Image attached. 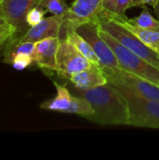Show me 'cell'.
<instances>
[{
  "label": "cell",
  "mask_w": 159,
  "mask_h": 160,
  "mask_svg": "<svg viewBox=\"0 0 159 160\" xmlns=\"http://www.w3.org/2000/svg\"><path fill=\"white\" fill-rule=\"evenodd\" d=\"M74 95L86 99L94 110L88 119L99 125H128V104L124 95L113 85H104L90 89H77Z\"/></svg>",
  "instance_id": "1"
},
{
  "label": "cell",
  "mask_w": 159,
  "mask_h": 160,
  "mask_svg": "<svg viewBox=\"0 0 159 160\" xmlns=\"http://www.w3.org/2000/svg\"><path fill=\"white\" fill-rule=\"evenodd\" d=\"M98 32L101 38L109 44L115 54L120 69L146 79L159 86V68L151 65L149 62L132 51L128 50L99 27Z\"/></svg>",
  "instance_id": "2"
},
{
  "label": "cell",
  "mask_w": 159,
  "mask_h": 160,
  "mask_svg": "<svg viewBox=\"0 0 159 160\" xmlns=\"http://www.w3.org/2000/svg\"><path fill=\"white\" fill-rule=\"evenodd\" d=\"M97 22L98 27L114 38L119 43L140 55L151 65L159 68V53L145 45L136 35L125 28L120 23L107 17L102 11L99 13Z\"/></svg>",
  "instance_id": "3"
},
{
  "label": "cell",
  "mask_w": 159,
  "mask_h": 160,
  "mask_svg": "<svg viewBox=\"0 0 159 160\" xmlns=\"http://www.w3.org/2000/svg\"><path fill=\"white\" fill-rule=\"evenodd\" d=\"M103 0H75L62 15V22L58 38L60 40L67 39V36L77 30L81 25L97 22L102 11Z\"/></svg>",
  "instance_id": "4"
},
{
  "label": "cell",
  "mask_w": 159,
  "mask_h": 160,
  "mask_svg": "<svg viewBox=\"0 0 159 160\" xmlns=\"http://www.w3.org/2000/svg\"><path fill=\"white\" fill-rule=\"evenodd\" d=\"M114 87L124 95L127 101L129 126L159 128V100L141 98L122 87Z\"/></svg>",
  "instance_id": "5"
},
{
  "label": "cell",
  "mask_w": 159,
  "mask_h": 160,
  "mask_svg": "<svg viewBox=\"0 0 159 160\" xmlns=\"http://www.w3.org/2000/svg\"><path fill=\"white\" fill-rule=\"evenodd\" d=\"M109 83L122 87L141 98L159 100V86L140 76L120 68L101 67Z\"/></svg>",
  "instance_id": "6"
},
{
  "label": "cell",
  "mask_w": 159,
  "mask_h": 160,
  "mask_svg": "<svg viewBox=\"0 0 159 160\" xmlns=\"http://www.w3.org/2000/svg\"><path fill=\"white\" fill-rule=\"evenodd\" d=\"M56 96L40 104V108L48 111L74 113L89 119L94 114V110L90 103L76 95H72L67 86L54 82Z\"/></svg>",
  "instance_id": "7"
},
{
  "label": "cell",
  "mask_w": 159,
  "mask_h": 160,
  "mask_svg": "<svg viewBox=\"0 0 159 160\" xmlns=\"http://www.w3.org/2000/svg\"><path fill=\"white\" fill-rule=\"evenodd\" d=\"M91 63L67 39L61 40L56 57L55 72L58 75L69 80L73 74L84 70Z\"/></svg>",
  "instance_id": "8"
},
{
  "label": "cell",
  "mask_w": 159,
  "mask_h": 160,
  "mask_svg": "<svg viewBox=\"0 0 159 160\" xmlns=\"http://www.w3.org/2000/svg\"><path fill=\"white\" fill-rule=\"evenodd\" d=\"M76 32L89 42L97 55L100 67H108L119 68L118 60L109 44L101 38L98 32V24L97 22L84 23L77 28Z\"/></svg>",
  "instance_id": "9"
},
{
  "label": "cell",
  "mask_w": 159,
  "mask_h": 160,
  "mask_svg": "<svg viewBox=\"0 0 159 160\" xmlns=\"http://www.w3.org/2000/svg\"><path fill=\"white\" fill-rule=\"evenodd\" d=\"M42 0H1L3 18L16 31V37L25 33L29 28L26 22L27 13L39 6Z\"/></svg>",
  "instance_id": "10"
},
{
  "label": "cell",
  "mask_w": 159,
  "mask_h": 160,
  "mask_svg": "<svg viewBox=\"0 0 159 160\" xmlns=\"http://www.w3.org/2000/svg\"><path fill=\"white\" fill-rule=\"evenodd\" d=\"M60 42L58 37L47 38L35 42L36 48L33 60L37 67L45 70H56V57Z\"/></svg>",
  "instance_id": "11"
},
{
  "label": "cell",
  "mask_w": 159,
  "mask_h": 160,
  "mask_svg": "<svg viewBox=\"0 0 159 160\" xmlns=\"http://www.w3.org/2000/svg\"><path fill=\"white\" fill-rule=\"evenodd\" d=\"M62 22V16L52 15L48 18H44L39 23L29 27V29L18 38H13L17 42L31 41L37 42L41 39L58 37L60 26Z\"/></svg>",
  "instance_id": "12"
},
{
  "label": "cell",
  "mask_w": 159,
  "mask_h": 160,
  "mask_svg": "<svg viewBox=\"0 0 159 160\" xmlns=\"http://www.w3.org/2000/svg\"><path fill=\"white\" fill-rule=\"evenodd\" d=\"M102 12L112 19V21L120 23L127 30L131 31L134 35H136L145 45H147L149 48L153 49L157 52L159 53V30L157 29H147L139 27L133 23H131L128 21V18L127 16H120L112 12H108L105 10H102Z\"/></svg>",
  "instance_id": "13"
},
{
  "label": "cell",
  "mask_w": 159,
  "mask_h": 160,
  "mask_svg": "<svg viewBox=\"0 0 159 160\" xmlns=\"http://www.w3.org/2000/svg\"><path fill=\"white\" fill-rule=\"evenodd\" d=\"M69 81L79 90H90L108 82L101 67L97 64L91 63V65L84 70L73 74Z\"/></svg>",
  "instance_id": "14"
},
{
  "label": "cell",
  "mask_w": 159,
  "mask_h": 160,
  "mask_svg": "<svg viewBox=\"0 0 159 160\" xmlns=\"http://www.w3.org/2000/svg\"><path fill=\"white\" fill-rule=\"evenodd\" d=\"M67 39L73 45L75 46L79 52L84 55L90 62L92 63H95V64H97L100 66V63H99V59L97 57V55L96 54L95 51L93 50L92 46L89 44V42L87 40H85L81 35H79L76 31L69 34L67 38Z\"/></svg>",
  "instance_id": "15"
},
{
  "label": "cell",
  "mask_w": 159,
  "mask_h": 160,
  "mask_svg": "<svg viewBox=\"0 0 159 160\" xmlns=\"http://www.w3.org/2000/svg\"><path fill=\"white\" fill-rule=\"evenodd\" d=\"M128 21L142 28H147V29H157L159 30V20H157L156 18L153 17V15L148 11L147 8H144L140 15L137 17H134L132 19H128Z\"/></svg>",
  "instance_id": "16"
},
{
  "label": "cell",
  "mask_w": 159,
  "mask_h": 160,
  "mask_svg": "<svg viewBox=\"0 0 159 160\" xmlns=\"http://www.w3.org/2000/svg\"><path fill=\"white\" fill-rule=\"evenodd\" d=\"M39 6L47 12L56 16H62L68 8L65 0H42Z\"/></svg>",
  "instance_id": "17"
},
{
  "label": "cell",
  "mask_w": 159,
  "mask_h": 160,
  "mask_svg": "<svg viewBox=\"0 0 159 160\" xmlns=\"http://www.w3.org/2000/svg\"><path fill=\"white\" fill-rule=\"evenodd\" d=\"M46 10L41 8L40 6H37L33 8L26 15V22L29 27L34 26L37 23H39L45 17Z\"/></svg>",
  "instance_id": "18"
},
{
  "label": "cell",
  "mask_w": 159,
  "mask_h": 160,
  "mask_svg": "<svg viewBox=\"0 0 159 160\" xmlns=\"http://www.w3.org/2000/svg\"><path fill=\"white\" fill-rule=\"evenodd\" d=\"M34 62L33 57L27 54H16L12 58L11 65L16 70H23Z\"/></svg>",
  "instance_id": "19"
},
{
  "label": "cell",
  "mask_w": 159,
  "mask_h": 160,
  "mask_svg": "<svg viewBox=\"0 0 159 160\" xmlns=\"http://www.w3.org/2000/svg\"><path fill=\"white\" fill-rule=\"evenodd\" d=\"M16 36L15 29L8 23H5L0 26V48L8 42L10 39L14 38Z\"/></svg>",
  "instance_id": "20"
},
{
  "label": "cell",
  "mask_w": 159,
  "mask_h": 160,
  "mask_svg": "<svg viewBox=\"0 0 159 160\" xmlns=\"http://www.w3.org/2000/svg\"><path fill=\"white\" fill-rule=\"evenodd\" d=\"M131 7H133L132 0H117L113 13L120 16H126V10Z\"/></svg>",
  "instance_id": "21"
},
{
  "label": "cell",
  "mask_w": 159,
  "mask_h": 160,
  "mask_svg": "<svg viewBox=\"0 0 159 160\" xmlns=\"http://www.w3.org/2000/svg\"><path fill=\"white\" fill-rule=\"evenodd\" d=\"M116 1L117 0H103L102 1V10L113 13Z\"/></svg>",
  "instance_id": "22"
},
{
  "label": "cell",
  "mask_w": 159,
  "mask_h": 160,
  "mask_svg": "<svg viewBox=\"0 0 159 160\" xmlns=\"http://www.w3.org/2000/svg\"><path fill=\"white\" fill-rule=\"evenodd\" d=\"M132 2H133V7H143L145 5H149L155 8L158 0H132Z\"/></svg>",
  "instance_id": "23"
},
{
  "label": "cell",
  "mask_w": 159,
  "mask_h": 160,
  "mask_svg": "<svg viewBox=\"0 0 159 160\" xmlns=\"http://www.w3.org/2000/svg\"><path fill=\"white\" fill-rule=\"evenodd\" d=\"M154 10H155V13H156V15L159 17V0L158 2H157V6L154 8Z\"/></svg>",
  "instance_id": "24"
},
{
  "label": "cell",
  "mask_w": 159,
  "mask_h": 160,
  "mask_svg": "<svg viewBox=\"0 0 159 160\" xmlns=\"http://www.w3.org/2000/svg\"><path fill=\"white\" fill-rule=\"evenodd\" d=\"M5 23H7V22H6V20L3 17H0V26L3 25V24H5Z\"/></svg>",
  "instance_id": "25"
},
{
  "label": "cell",
  "mask_w": 159,
  "mask_h": 160,
  "mask_svg": "<svg viewBox=\"0 0 159 160\" xmlns=\"http://www.w3.org/2000/svg\"><path fill=\"white\" fill-rule=\"evenodd\" d=\"M0 17H3V12H2V8H1V0H0Z\"/></svg>",
  "instance_id": "26"
}]
</instances>
